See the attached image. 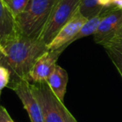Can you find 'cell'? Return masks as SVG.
Returning a JSON list of instances; mask_svg holds the SVG:
<instances>
[{"label": "cell", "instance_id": "obj_1", "mask_svg": "<svg viewBox=\"0 0 122 122\" xmlns=\"http://www.w3.org/2000/svg\"><path fill=\"white\" fill-rule=\"evenodd\" d=\"M4 48L6 54H0V65L9 69L14 78L28 80L35 61L48 50L41 39L29 38L22 34Z\"/></svg>", "mask_w": 122, "mask_h": 122}, {"label": "cell", "instance_id": "obj_2", "mask_svg": "<svg viewBox=\"0 0 122 122\" xmlns=\"http://www.w3.org/2000/svg\"><path fill=\"white\" fill-rule=\"evenodd\" d=\"M59 0H29L24 11L16 19L21 34L40 39Z\"/></svg>", "mask_w": 122, "mask_h": 122}, {"label": "cell", "instance_id": "obj_3", "mask_svg": "<svg viewBox=\"0 0 122 122\" xmlns=\"http://www.w3.org/2000/svg\"><path fill=\"white\" fill-rule=\"evenodd\" d=\"M31 90L40 105L44 122H78L54 95L47 81L31 84Z\"/></svg>", "mask_w": 122, "mask_h": 122}, {"label": "cell", "instance_id": "obj_4", "mask_svg": "<svg viewBox=\"0 0 122 122\" xmlns=\"http://www.w3.org/2000/svg\"><path fill=\"white\" fill-rule=\"evenodd\" d=\"M81 0H59L40 39L49 44L59 30L80 10Z\"/></svg>", "mask_w": 122, "mask_h": 122}, {"label": "cell", "instance_id": "obj_5", "mask_svg": "<svg viewBox=\"0 0 122 122\" xmlns=\"http://www.w3.org/2000/svg\"><path fill=\"white\" fill-rule=\"evenodd\" d=\"M9 84V88L15 92L21 100L31 122H44L40 105L33 94L29 80L13 78Z\"/></svg>", "mask_w": 122, "mask_h": 122}, {"label": "cell", "instance_id": "obj_6", "mask_svg": "<svg viewBox=\"0 0 122 122\" xmlns=\"http://www.w3.org/2000/svg\"><path fill=\"white\" fill-rule=\"evenodd\" d=\"M66 49L61 47L55 50H47L34 64L29 75V81L32 80L33 83L47 81L48 78L57 65V60L59 55Z\"/></svg>", "mask_w": 122, "mask_h": 122}, {"label": "cell", "instance_id": "obj_7", "mask_svg": "<svg viewBox=\"0 0 122 122\" xmlns=\"http://www.w3.org/2000/svg\"><path fill=\"white\" fill-rule=\"evenodd\" d=\"M122 24V10L110 9L105 12L98 29L94 34L95 43L103 45L115 38L118 29Z\"/></svg>", "mask_w": 122, "mask_h": 122}, {"label": "cell", "instance_id": "obj_8", "mask_svg": "<svg viewBox=\"0 0 122 122\" xmlns=\"http://www.w3.org/2000/svg\"><path fill=\"white\" fill-rule=\"evenodd\" d=\"M87 20L88 19L82 15L79 10V12H77L76 14L62 27L52 41L47 44L48 50H55L61 47H68L71 44L72 39L80 32L82 26Z\"/></svg>", "mask_w": 122, "mask_h": 122}, {"label": "cell", "instance_id": "obj_9", "mask_svg": "<svg viewBox=\"0 0 122 122\" xmlns=\"http://www.w3.org/2000/svg\"><path fill=\"white\" fill-rule=\"evenodd\" d=\"M20 34L16 19L7 4L0 0V43L3 47Z\"/></svg>", "mask_w": 122, "mask_h": 122}, {"label": "cell", "instance_id": "obj_10", "mask_svg": "<svg viewBox=\"0 0 122 122\" xmlns=\"http://www.w3.org/2000/svg\"><path fill=\"white\" fill-rule=\"evenodd\" d=\"M69 76L67 71L59 65H55L51 75L47 80V83L54 95L64 103L66 93Z\"/></svg>", "mask_w": 122, "mask_h": 122}, {"label": "cell", "instance_id": "obj_11", "mask_svg": "<svg viewBox=\"0 0 122 122\" xmlns=\"http://www.w3.org/2000/svg\"><path fill=\"white\" fill-rule=\"evenodd\" d=\"M110 9H113L112 0H81L80 12L89 19Z\"/></svg>", "mask_w": 122, "mask_h": 122}, {"label": "cell", "instance_id": "obj_12", "mask_svg": "<svg viewBox=\"0 0 122 122\" xmlns=\"http://www.w3.org/2000/svg\"><path fill=\"white\" fill-rule=\"evenodd\" d=\"M103 46L122 76V39L115 37L104 44Z\"/></svg>", "mask_w": 122, "mask_h": 122}, {"label": "cell", "instance_id": "obj_13", "mask_svg": "<svg viewBox=\"0 0 122 122\" xmlns=\"http://www.w3.org/2000/svg\"><path fill=\"white\" fill-rule=\"evenodd\" d=\"M106 12V11H105ZM105 12L102 13V14H100L98 15L95 16V17H92L90 19H89L85 23L83 26H82L81 29L80 30V32L76 34L75 38L72 39L71 44L75 41L78 40L80 39H82V38L87 37V36L92 35L95 33V31L98 29V26L100 24V23L101 22L102 19H103L104 15H105Z\"/></svg>", "mask_w": 122, "mask_h": 122}, {"label": "cell", "instance_id": "obj_14", "mask_svg": "<svg viewBox=\"0 0 122 122\" xmlns=\"http://www.w3.org/2000/svg\"><path fill=\"white\" fill-rule=\"evenodd\" d=\"M29 0H11L8 7L9 8L14 17L17 19L24 11Z\"/></svg>", "mask_w": 122, "mask_h": 122}, {"label": "cell", "instance_id": "obj_15", "mask_svg": "<svg viewBox=\"0 0 122 122\" xmlns=\"http://www.w3.org/2000/svg\"><path fill=\"white\" fill-rule=\"evenodd\" d=\"M11 72L8 68L0 65V92L9 85Z\"/></svg>", "mask_w": 122, "mask_h": 122}, {"label": "cell", "instance_id": "obj_16", "mask_svg": "<svg viewBox=\"0 0 122 122\" xmlns=\"http://www.w3.org/2000/svg\"><path fill=\"white\" fill-rule=\"evenodd\" d=\"M12 120L6 108L0 105V122H10Z\"/></svg>", "mask_w": 122, "mask_h": 122}, {"label": "cell", "instance_id": "obj_17", "mask_svg": "<svg viewBox=\"0 0 122 122\" xmlns=\"http://www.w3.org/2000/svg\"><path fill=\"white\" fill-rule=\"evenodd\" d=\"M112 7L113 9L122 10V0H112Z\"/></svg>", "mask_w": 122, "mask_h": 122}, {"label": "cell", "instance_id": "obj_18", "mask_svg": "<svg viewBox=\"0 0 122 122\" xmlns=\"http://www.w3.org/2000/svg\"><path fill=\"white\" fill-rule=\"evenodd\" d=\"M115 37L120 38V39H122V24L120 25V29H118V31H117V33H116V34H115Z\"/></svg>", "mask_w": 122, "mask_h": 122}, {"label": "cell", "instance_id": "obj_19", "mask_svg": "<svg viewBox=\"0 0 122 122\" xmlns=\"http://www.w3.org/2000/svg\"><path fill=\"white\" fill-rule=\"evenodd\" d=\"M6 52H5V49H4V48L3 47V45L1 44V43H0V54H2V55H5Z\"/></svg>", "mask_w": 122, "mask_h": 122}, {"label": "cell", "instance_id": "obj_20", "mask_svg": "<svg viewBox=\"0 0 122 122\" xmlns=\"http://www.w3.org/2000/svg\"><path fill=\"white\" fill-rule=\"evenodd\" d=\"M3 1H4V2L6 4H7V5H9V3H10V1H11V0H3Z\"/></svg>", "mask_w": 122, "mask_h": 122}, {"label": "cell", "instance_id": "obj_21", "mask_svg": "<svg viewBox=\"0 0 122 122\" xmlns=\"http://www.w3.org/2000/svg\"><path fill=\"white\" fill-rule=\"evenodd\" d=\"M10 122H14V120H11V121H10Z\"/></svg>", "mask_w": 122, "mask_h": 122}]
</instances>
